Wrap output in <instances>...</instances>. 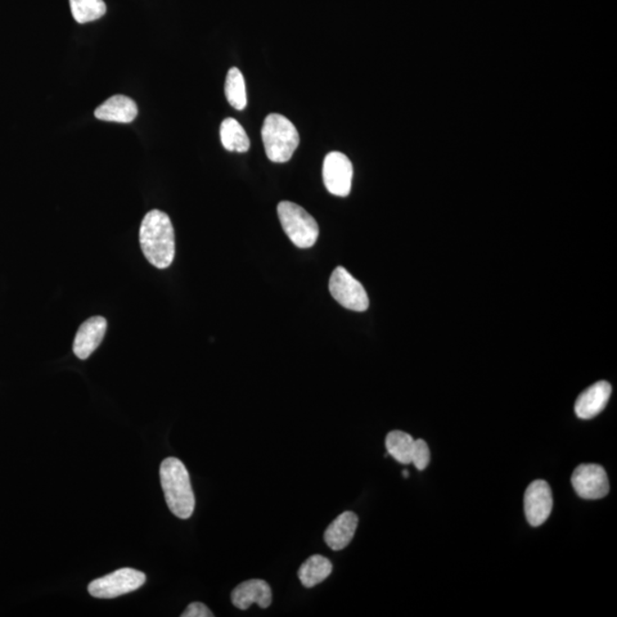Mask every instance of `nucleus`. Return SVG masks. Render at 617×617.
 I'll list each match as a JSON object with an SVG mask.
<instances>
[{"label":"nucleus","mask_w":617,"mask_h":617,"mask_svg":"<svg viewBox=\"0 0 617 617\" xmlns=\"http://www.w3.org/2000/svg\"><path fill=\"white\" fill-rule=\"evenodd\" d=\"M330 292L336 302L353 312H366L369 300L366 291L348 270L339 267L333 272L330 279Z\"/></svg>","instance_id":"423d86ee"},{"label":"nucleus","mask_w":617,"mask_h":617,"mask_svg":"<svg viewBox=\"0 0 617 617\" xmlns=\"http://www.w3.org/2000/svg\"><path fill=\"white\" fill-rule=\"evenodd\" d=\"M553 506L550 486L544 480H535L526 489L525 515L530 525L538 527L550 517Z\"/></svg>","instance_id":"1a4fd4ad"},{"label":"nucleus","mask_w":617,"mask_h":617,"mask_svg":"<svg viewBox=\"0 0 617 617\" xmlns=\"http://www.w3.org/2000/svg\"><path fill=\"white\" fill-rule=\"evenodd\" d=\"M404 477H405V478H407V477H408V471L407 470L404 471Z\"/></svg>","instance_id":"4be33fe9"},{"label":"nucleus","mask_w":617,"mask_h":617,"mask_svg":"<svg viewBox=\"0 0 617 617\" xmlns=\"http://www.w3.org/2000/svg\"><path fill=\"white\" fill-rule=\"evenodd\" d=\"M354 168L348 156L339 151L328 153L324 160V184L332 195L349 196L353 186Z\"/></svg>","instance_id":"0eeeda50"},{"label":"nucleus","mask_w":617,"mask_h":617,"mask_svg":"<svg viewBox=\"0 0 617 617\" xmlns=\"http://www.w3.org/2000/svg\"><path fill=\"white\" fill-rule=\"evenodd\" d=\"M160 483L166 503L173 515L189 519L195 511L196 499L186 466L177 458L164 459L160 466Z\"/></svg>","instance_id":"f03ea898"},{"label":"nucleus","mask_w":617,"mask_h":617,"mask_svg":"<svg viewBox=\"0 0 617 617\" xmlns=\"http://www.w3.org/2000/svg\"><path fill=\"white\" fill-rule=\"evenodd\" d=\"M576 494L585 499L605 498L610 492V481L605 469L598 465H581L571 476Z\"/></svg>","instance_id":"6e6552de"},{"label":"nucleus","mask_w":617,"mask_h":617,"mask_svg":"<svg viewBox=\"0 0 617 617\" xmlns=\"http://www.w3.org/2000/svg\"><path fill=\"white\" fill-rule=\"evenodd\" d=\"M262 139L268 159L273 163H287L299 147L300 135L285 116L270 114L262 128Z\"/></svg>","instance_id":"7ed1b4c3"},{"label":"nucleus","mask_w":617,"mask_h":617,"mask_svg":"<svg viewBox=\"0 0 617 617\" xmlns=\"http://www.w3.org/2000/svg\"><path fill=\"white\" fill-rule=\"evenodd\" d=\"M612 395V386L606 381H599L589 386L575 402V413L582 420H590L605 409Z\"/></svg>","instance_id":"f8f14e48"},{"label":"nucleus","mask_w":617,"mask_h":617,"mask_svg":"<svg viewBox=\"0 0 617 617\" xmlns=\"http://www.w3.org/2000/svg\"><path fill=\"white\" fill-rule=\"evenodd\" d=\"M224 89L230 106L236 110H244L247 106L246 84L244 76L238 67L229 70Z\"/></svg>","instance_id":"a211bd4d"},{"label":"nucleus","mask_w":617,"mask_h":617,"mask_svg":"<svg viewBox=\"0 0 617 617\" xmlns=\"http://www.w3.org/2000/svg\"><path fill=\"white\" fill-rule=\"evenodd\" d=\"M182 617H213V612L202 602H192L182 612Z\"/></svg>","instance_id":"412c9836"},{"label":"nucleus","mask_w":617,"mask_h":617,"mask_svg":"<svg viewBox=\"0 0 617 617\" xmlns=\"http://www.w3.org/2000/svg\"><path fill=\"white\" fill-rule=\"evenodd\" d=\"M138 106L132 98L125 96H114L98 108L94 116L98 119L129 124L137 118Z\"/></svg>","instance_id":"4468645a"},{"label":"nucleus","mask_w":617,"mask_h":617,"mask_svg":"<svg viewBox=\"0 0 617 617\" xmlns=\"http://www.w3.org/2000/svg\"><path fill=\"white\" fill-rule=\"evenodd\" d=\"M139 244L149 262L159 269L169 268L175 256V233L170 216L159 210L149 211L139 228Z\"/></svg>","instance_id":"f257e3e1"},{"label":"nucleus","mask_w":617,"mask_h":617,"mask_svg":"<svg viewBox=\"0 0 617 617\" xmlns=\"http://www.w3.org/2000/svg\"><path fill=\"white\" fill-rule=\"evenodd\" d=\"M146 575L133 569H121L114 573L94 580L88 585L91 596L101 599H112L135 591L146 583Z\"/></svg>","instance_id":"39448f33"},{"label":"nucleus","mask_w":617,"mask_h":617,"mask_svg":"<svg viewBox=\"0 0 617 617\" xmlns=\"http://www.w3.org/2000/svg\"><path fill=\"white\" fill-rule=\"evenodd\" d=\"M106 318L98 316L87 319L77 332L74 342V353L79 359L85 360L98 348L107 332Z\"/></svg>","instance_id":"9d476101"},{"label":"nucleus","mask_w":617,"mask_h":617,"mask_svg":"<svg viewBox=\"0 0 617 617\" xmlns=\"http://www.w3.org/2000/svg\"><path fill=\"white\" fill-rule=\"evenodd\" d=\"M333 565L330 560L314 555L306 560L299 570V579L305 588H314L332 574Z\"/></svg>","instance_id":"2eb2a0df"},{"label":"nucleus","mask_w":617,"mask_h":617,"mask_svg":"<svg viewBox=\"0 0 617 617\" xmlns=\"http://www.w3.org/2000/svg\"><path fill=\"white\" fill-rule=\"evenodd\" d=\"M72 16L80 25L101 19L107 13L103 0H69Z\"/></svg>","instance_id":"6ab92c4d"},{"label":"nucleus","mask_w":617,"mask_h":617,"mask_svg":"<svg viewBox=\"0 0 617 617\" xmlns=\"http://www.w3.org/2000/svg\"><path fill=\"white\" fill-rule=\"evenodd\" d=\"M412 463L417 470H425L430 463L429 446L423 439L414 440L412 450Z\"/></svg>","instance_id":"aec40b11"},{"label":"nucleus","mask_w":617,"mask_h":617,"mask_svg":"<svg viewBox=\"0 0 617 617\" xmlns=\"http://www.w3.org/2000/svg\"><path fill=\"white\" fill-rule=\"evenodd\" d=\"M231 602L238 610L246 611L258 603L261 608H268L273 602V591L264 580H250L233 590Z\"/></svg>","instance_id":"9b49d317"},{"label":"nucleus","mask_w":617,"mask_h":617,"mask_svg":"<svg viewBox=\"0 0 617 617\" xmlns=\"http://www.w3.org/2000/svg\"><path fill=\"white\" fill-rule=\"evenodd\" d=\"M220 137L222 146L228 151H249L251 141L246 130L235 118H227L222 121L220 129Z\"/></svg>","instance_id":"dca6fc26"},{"label":"nucleus","mask_w":617,"mask_h":617,"mask_svg":"<svg viewBox=\"0 0 617 617\" xmlns=\"http://www.w3.org/2000/svg\"><path fill=\"white\" fill-rule=\"evenodd\" d=\"M414 439L406 432L396 430L386 436V446L388 454L402 465H411Z\"/></svg>","instance_id":"f3484780"},{"label":"nucleus","mask_w":617,"mask_h":617,"mask_svg":"<svg viewBox=\"0 0 617 617\" xmlns=\"http://www.w3.org/2000/svg\"><path fill=\"white\" fill-rule=\"evenodd\" d=\"M277 211L283 231L293 244L300 249H310L316 244L319 227L308 211L292 201L279 202Z\"/></svg>","instance_id":"20e7f679"},{"label":"nucleus","mask_w":617,"mask_h":617,"mask_svg":"<svg viewBox=\"0 0 617 617\" xmlns=\"http://www.w3.org/2000/svg\"><path fill=\"white\" fill-rule=\"evenodd\" d=\"M357 527V515L353 511H345L327 527L324 540L332 550L340 551L353 541Z\"/></svg>","instance_id":"ddd939ff"}]
</instances>
